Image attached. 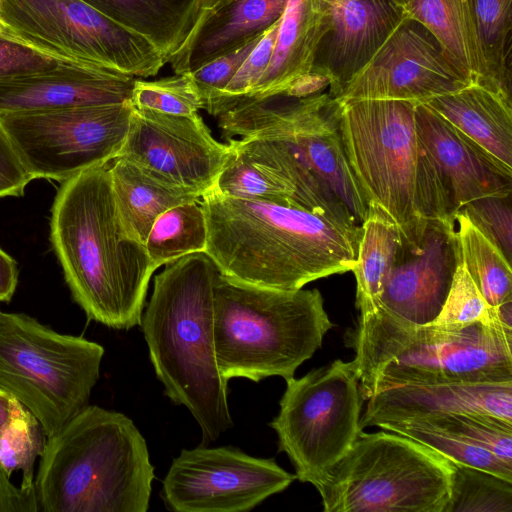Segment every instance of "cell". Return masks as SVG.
<instances>
[{
  "label": "cell",
  "mask_w": 512,
  "mask_h": 512,
  "mask_svg": "<svg viewBox=\"0 0 512 512\" xmlns=\"http://www.w3.org/2000/svg\"><path fill=\"white\" fill-rule=\"evenodd\" d=\"M207 225L201 200L173 206L153 222L145 248L156 266L169 264L186 255L204 252Z\"/></svg>",
  "instance_id": "f546056e"
},
{
  "label": "cell",
  "mask_w": 512,
  "mask_h": 512,
  "mask_svg": "<svg viewBox=\"0 0 512 512\" xmlns=\"http://www.w3.org/2000/svg\"><path fill=\"white\" fill-rule=\"evenodd\" d=\"M66 62L69 61L50 57L0 37V78L52 69Z\"/></svg>",
  "instance_id": "b9f144b4"
},
{
  "label": "cell",
  "mask_w": 512,
  "mask_h": 512,
  "mask_svg": "<svg viewBox=\"0 0 512 512\" xmlns=\"http://www.w3.org/2000/svg\"><path fill=\"white\" fill-rule=\"evenodd\" d=\"M367 400L362 429L444 414L479 415L512 424V382L401 385Z\"/></svg>",
  "instance_id": "44dd1931"
},
{
  "label": "cell",
  "mask_w": 512,
  "mask_h": 512,
  "mask_svg": "<svg viewBox=\"0 0 512 512\" xmlns=\"http://www.w3.org/2000/svg\"><path fill=\"white\" fill-rule=\"evenodd\" d=\"M103 356L96 342L0 310V389L38 419L47 438L89 405Z\"/></svg>",
  "instance_id": "9c48e42d"
},
{
  "label": "cell",
  "mask_w": 512,
  "mask_h": 512,
  "mask_svg": "<svg viewBox=\"0 0 512 512\" xmlns=\"http://www.w3.org/2000/svg\"><path fill=\"white\" fill-rule=\"evenodd\" d=\"M415 123L444 182L454 216L473 200L512 194V172L425 103L415 105Z\"/></svg>",
  "instance_id": "ffe728a7"
},
{
  "label": "cell",
  "mask_w": 512,
  "mask_h": 512,
  "mask_svg": "<svg viewBox=\"0 0 512 512\" xmlns=\"http://www.w3.org/2000/svg\"><path fill=\"white\" fill-rule=\"evenodd\" d=\"M395 2H397L398 4H400L402 7H404V5L407 3L408 0H394Z\"/></svg>",
  "instance_id": "681fc988"
},
{
  "label": "cell",
  "mask_w": 512,
  "mask_h": 512,
  "mask_svg": "<svg viewBox=\"0 0 512 512\" xmlns=\"http://www.w3.org/2000/svg\"><path fill=\"white\" fill-rule=\"evenodd\" d=\"M109 163L116 209L127 235L144 244L155 219L178 204L199 201L201 195L164 182L124 157Z\"/></svg>",
  "instance_id": "d4e9b609"
},
{
  "label": "cell",
  "mask_w": 512,
  "mask_h": 512,
  "mask_svg": "<svg viewBox=\"0 0 512 512\" xmlns=\"http://www.w3.org/2000/svg\"><path fill=\"white\" fill-rule=\"evenodd\" d=\"M346 157L369 204L404 229L420 219L455 218L444 182L422 143L415 103L352 100L337 103Z\"/></svg>",
  "instance_id": "52a82bcc"
},
{
  "label": "cell",
  "mask_w": 512,
  "mask_h": 512,
  "mask_svg": "<svg viewBox=\"0 0 512 512\" xmlns=\"http://www.w3.org/2000/svg\"><path fill=\"white\" fill-rule=\"evenodd\" d=\"M399 235L380 306L408 322L429 324L440 313L461 261L455 218L420 219L399 229Z\"/></svg>",
  "instance_id": "e0dca14e"
},
{
  "label": "cell",
  "mask_w": 512,
  "mask_h": 512,
  "mask_svg": "<svg viewBox=\"0 0 512 512\" xmlns=\"http://www.w3.org/2000/svg\"><path fill=\"white\" fill-rule=\"evenodd\" d=\"M470 83L432 34L405 16L334 100H397L417 104Z\"/></svg>",
  "instance_id": "9a60e30c"
},
{
  "label": "cell",
  "mask_w": 512,
  "mask_h": 512,
  "mask_svg": "<svg viewBox=\"0 0 512 512\" xmlns=\"http://www.w3.org/2000/svg\"><path fill=\"white\" fill-rule=\"evenodd\" d=\"M47 439L38 419L17 401L11 417L0 430V467L9 476L20 470V485L35 486L34 464L41 456Z\"/></svg>",
  "instance_id": "836d02e7"
},
{
  "label": "cell",
  "mask_w": 512,
  "mask_h": 512,
  "mask_svg": "<svg viewBox=\"0 0 512 512\" xmlns=\"http://www.w3.org/2000/svg\"><path fill=\"white\" fill-rule=\"evenodd\" d=\"M233 150V155L220 172L213 186L214 190L222 195L237 199L296 204L294 191L289 185L277 176L255 165L242 153Z\"/></svg>",
  "instance_id": "e575fe53"
},
{
  "label": "cell",
  "mask_w": 512,
  "mask_h": 512,
  "mask_svg": "<svg viewBox=\"0 0 512 512\" xmlns=\"http://www.w3.org/2000/svg\"><path fill=\"white\" fill-rule=\"evenodd\" d=\"M18 283L16 261L0 248V301L8 302L14 295Z\"/></svg>",
  "instance_id": "bcb514c9"
},
{
  "label": "cell",
  "mask_w": 512,
  "mask_h": 512,
  "mask_svg": "<svg viewBox=\"0 0 512 512\" xmlns=\"http://www.w3.org/2000/svg\"><path fill=\"white\" fill-rule=\"evenodd\" d=\"M135 77L66 62L52 69L0 78V114L109 105L130 100Z\"/></svg>",
  "instance_id": "ac0fdd59"
},
{
  "label": "cell",
  "mask_w": 512,
  "mask_h": 512,
  "mask_svg": "<svg viewBox=\"0 0 512 512\" xmlns=\"http://www.w3.org/2000/svg\"><path fill=\"white\" fill-rule=\"evenodd\" d=\"M33 179L0 124V198L22 196Z\"/></svg>",
  "instance_id": "7bdbcfd3"
},
{
  "label": "cell",
  "mask_w": 512,
  "mask_h": 512,
  "mask_svg": "<svg viewBox=\"0 0 512 512\" xmlns=\"http://www.w3.org/2000/svg\"><path fill=\"white\" fill-rule=\"evenodd\" d=\"M377 427L418 441L454 463L483 469L512 481L511 464L500 460L491 452L422 419L414 418L385 422Z\"/></svg>",
  "instance_id": "1f68e13d"
},
{
  "label": "cell",
  "mask_w": 512,
  "mask_h": 512,
  "mask_svg": "<svg viewBox=\"0 0 512 512\" xmlns=\"http://www.w3.org/2000/svg\"><path fill=\"white\" fill-rule=\"evenodd\" d=\"M336 107L324 92L248 98L217 116L218 126L233 149L289 185L296 204L362 223L369 203L346 157Z\"/></svg>",
  "instance_id": "7a4b0ae2"
},
{
  "label": "cell",
  "mask_w": 512,
  "mask_h": 512,
  "mask_svg": "<svg viewBox=\"0 0 512 512\" xmlns=\"http://www.w3.org/2000/svg\"><path fill=\"white\" fill-rule=\"evenodd\" d=\"M453 465L411 438L361 431L315 488L325 512H444Z\"/></svg>",
  "instance_id": "30bf717a"
},
{
  "label": "cell",
  "mask_w": 512,
  "mask_h": 512,
  "mask_svg": "<svg viewBox=\"0 0 512 512\" xmlns=\"http://www.w3.org/2000/svg\"><path fill=\"white\" fill-rule=\"evenodd\" d=\"M213 304L215 356L228 382L294 377L334 326L317 289L262 288L219 273Z\"/></svg>",
  "instance_id": "ba28073f"
},
{
  "label": "cell",
  "mask_w": 512,
  "mask_h": 512,
  "mask_svg": "<svg viewBox=\"0 0 512 512\" xmlns=\"http://www.w3.org/2000/svg\"><path fill=\"white\" fill-rule=\"evenodd\" d=\"M35 486H15L10 476L0 467V512H38Z\"/></svg>",
  "instance_id": "ee69618b"
},
{
  "label": "cell",
  "mask_w": 512,
  "mask_h": 512,
  "mask_svg": "<svg viewBox=\"0 0 512 512\" xmlns=\"http://www.w3.org/2000/svg\"><path fill=\"white\" fill-rule=\"evenodd\" d=\"M129 102L135 109L172 115H192L202 109L201 96L190 73L154 81L135 79Z\"/></svg>",
  "instance_id": "d590c367"
},
{
  "label": "cell",
  "mask_w": 512,
  "mask_h": 512,
  "mask_svg": "<svg viewBox=\"0 0 512 512\" xmlns=\"http://www.w3.org/2000/svg\"><path fill=\"white\" fill-rule=\"evenodd\" d=\"M487 86L511 99L512 0H472Z\"/></svg>",
  "instance_id": "4dcf8cb0"
},
{
  "label": "cell",
  "mask_w": 512,
  "mask_h": 512,
  "mask_svg": "<svg viewBox=\"0 0 512 512\" xmlns=\"http://www.w3.org/2000/svg\"><path fill=\"white\" fill-rule=\"evenodd\" d=\"M461 262L487 304L512 298L511 263L463 214L455 215Z\"/></svg>",
  "instance_id": "f1b7e54d"
},
{
  "label": "cell",
  "mask_w": 512,
  "mask_h": 512,
  "mask_svg": "<svg viewBox=\"0 0 512 512\" xmlns=\"http://www.w3.org/2000/svg\"><path fill=\"white\" fill-rule=\"evenodd\" d=\"M50 239L74 301L88 319L117 330L140 325L152 274L145 245L120 221L109 164L61 182Z\"/></svg>",
  "instance_id": "3957f363"
},
{
  "label": "cell",
  "mask_w": 512,
  "mask_h": 512,
  "mask_svg": "<svg viewBox=\"0 0 512 512\" xmlns=\"http://www.w3.org/2000/svg\"><path fill=\"white\" fill-rule=\"evenodd\" d=\"M219 273L204 252L166 264L154 277L140 322L164 394L189 410L203 445L233 427L228 381L214 350V284Z\"/></svg>",
  "instance_id": "277c9868"
},
{
  "label": "cell",
  "mask_w": 512,
  "mask_h": 512,
  "mask_svg": "<svg viewBox=\"0 0 512 512\" xmlns=\"http://www.w3.org/2000/svg\"><path fill=\"white\" fill-rule=\"evenodd\" d=\"M330 27L322 38L313 69L330 78L335 99L343 86L373 57L405 18L394 0H324Z\"/></svg>",
  "instance_id": "d6986e66"
},
{
  "label": "cell",
  "mask_w": 512,
  "mask_h": 512,
  "mask_svg": "<svg viewBox=\"0 0 512 512\" xmlns=\"http://www.w3.org/2000/svg\"><path fill=\"white\" fill-rule=\"evenodd\" d=\"M295 479L274 459L203 445L183 449L172 460L160 498L174 512H247Z\"/></svg>",
  "instance_id": "5bb4252c"
},
{
  "label": "cell",
  "mask_w": 512,
  "mask_h": 512,
  "mask_svg": "<svg viewBox=\"0 0 512 512\" xmlns=\"http://www.w3.org/2000/svg\"><path fill=\"white\" fill-rule=\"evenodd\" d=\"M363 400L401 385L512 382V329L414 324L379 306L347 335Z\"/></svg>",
  "instance_id": "5b68a950"
},
{
  "label": "cell",
  "mask_w": 512,
  "mask_h": 512,
  "mask_svg": "<svg viewBox=\"0 0 512 512\" xmlns=\"http://www.w3.org/2000/svg\"><path fill=\"white\" fill-rule=\"evenodd\" d=\"M457 213L463 214L511 263V195L482 197L469 202Z\"/></svg>",
  "instance_id": "ab89813d"
},
{
  "label": "cell",
  "mask_w": 512,
  "mask_h": 512,
  "mask_svg": "<svg viewBox=\"0 0 512 512\" xmlns=\"http://www.w3.org/2000/svg\"><path fill=\"white\" fill-rule=\"evenodd\" d=\"M288 0H202L197 20L169 59L175 74L191 73L262 35L282 17Z\"/></svg>",
  "instance_id": "7402d4cb"
},
{
  "label": "cell",
  "mask_w": 512,
  "mask_h": 512,
  "mask_svg": "<svg viewBox=\"0 0 512 512\" xmlns=\"http://www.w3.org/2000/svg\"><path fill=\"white\" fill-rule=\"evenodd\" d=\"M34 484L43 512H146L154 467L126 415L88 405L47 439Z\"/></svg>",
  "instance_id": "8992f818"
},
{
  "label": "cell",
  "mask_w": 512,
  "mask_h": 512,
  "mask_svg": "<svg viewBox=\"0 0 512 512\" xmlns=\"http://www.w3.org/2000/svg\"><path fill=\"white\" fill-rule=\"evenodd\" d=\"M405 16L424 26L472 83L487 86L472 0H408Z\"/></svg>",
  "instance_id": "484cf974"
},
{
  "label": "cell",
  "mask_w": 512,
  "mask_h": 512,
  "mask_svg": "<svg viewBox=\"0 0 512 512\" xmlns=\"http://www.w3.org/2000/svg\"><path fill=\"white\" fill-rule=\"evenodd\" d=\"M280 20L265 31L224 90L208 106L209 114L217 117L251 95L270 62Z\"/></svg>",
  "instance_id": "f35d334b"
},
{
  "label": "cell",
  "mask_w": 512,
  "mask_h": 512,
  "mask_svg": "<svg viewBox=\"0 0 512 512\" xmlns=\"http://www.w3.org/2000/svg\"><path fill=\"white\" fill-rule=\"evenodd\" d=\"M362 234L353 271L356 278V307L360 314L380 306V297L395 260L399 229L383 211L369 204L362 221Z\"/></svg>",
  "instance_id": "83f0119b"
},
{
  "label": "cell",
  "mask_w": 512,
  "mask_h": 512,
  "mask_svg": "<svg viewBox=\"0 0 512 512\" xmlns=\"http://www.w3.org/2000/svg\"><path fill=\"white\" fill-rule=\"evenodd\" d=\"M1 1L0 0V7H1ZM3 30H4V27H3V23L1 21V18H0V37L3 38Z\"/></svg>",
  "instance_id": "c3c4849f"
},
{
  "label": "cell",
  "mask_w": 512,
  "mask_h": 512,
  "mask_svg": "<svg viewBox=\"0 0 512 512\" xmlns=\"http://www.w3.org/2000/svg\"><path fill=\"white\" fill-rule=\"evenodd\" d=\"M150 41L169 59L191 32L202 0H82Z\"/></svg>",
  "instance_id": "4316f807"
},
{
  "label": "cell",
  "mask_w": 512,
  "mask_h": 512,
  "mask_svg": "<svg viewBox=\"0 0 512 512\" xmlns=\"http://www.w3.org/2000/svg\"><path fill=\"white\" fill-rule=\"evenodd\" d=\"M17 400L10 394L0 389V430L11 417Z\"/></svg>",
  "instance_id": "7dc6e473"
},
{
  "label": "cell",
  "mask_w": 512,
  "mask_h": 512,
  "mask_svg": "<svg viewBox=\"0 0 512 512\" xmlns=\"http://www.w3.org/2000/svg\"><path fill=\"white\" fill-rule=\"evenodd\" d=\"M330 78L327 74L312 69L310 72L298 77L281 93L293 98H305L323 93L330 86Z\"/></svg>",
  "instance_id": "f6af8a7d"
},
{
  "label": "cell",
  "mask_w": 512,
  "mask_h": 512,
  "mask_svg": "<svg viewBox=\"0 0 512 512\" xmlns=\"http://www.w3.org/2000/svg\"><path fill=\"white\" fill-rule=\"evenodd\" d=\"M207 225L204 253L220 274L262 288L298 290L351 271L362 228L297 204L228 197L213 188L201 197Z\"/></svg>",
  "instance_id": "6da1fadb"
},
{
  "label": "cell",
  "mask_w": 512,
  "mask_h": 512,
  "mask_svg": "<svg viewBox=\"0 0 512 512\" xmlns=\"http://www.w3.org/2000/svg\"><path fill=\"white\" fill-rule=\"evenodd\" d=\"M262 35L211 60L190 73L201 96L202 109L206 110L224 90Z\"/></svg>",
  "instance_id": "60d3db41"
},
{
  "label": "cell",
  "mask_w": 512,
  "mask_h": 512,
  "mask_svg": "<svg viewBox=\"0 0 512 512\" xmlns=\"http://www.w3.org/2000/svg\"><path fill=\"white\" fill-rule=\"evenodd\" d=\"M3 38L50 57L133 77L166 64L146 38L82 0H2Z\"/></svg>",
  "instance_id": "8fae6325"
},
{
  "label": "cell",
  "mask_w": 512,
  "mask_h": 512,
  "mask_svg": "<svg viewBox=\"0 0 512 512\" xmlns=\"http://www.w3.org/2000/svg\"><path fill=\"white\" fill-rule=\"evenodd\" d=\"M217 141L198 113L172 115L133 108L117 157H124L160 180L203 195L233 155Z\"/></svg>",
  "instance_id": "2e32d148"
},
{
  "label": "cell",
  "mask_w": 512,
  "mask_h": 512,
  "mask_svg": "<svg viewBox=\"0 0 512 512\" xmlns=\"http://www.w3.org/2000/svg\"><path fill=\"white\" fill-rule=\"evenodd\" d=\"M444 512H512V481L454 463Z\"/></svg>",
  "instance_id": "d6a6232c"
},
{
  "label": "cell",
  "mask_w": 512,
  "mask_h": 512,
  "mask_svg": "<svg viewBox=\"0 0 512 512\" xmlns=\"http://www.w3.org/2000/svg\"><path fill=\"white\" fill-rule=\"evenodd\" d=\"M419 419L455 434L512 465V424L510 423L470 414H444Z\"/></svg>",
  "instance_id": "8d00e7d4"
},
{
  "label": "cell",
  "mask_w": 512,
  "mask_h": 512,
  "mask_svg": "<svg viewBox=\"0 0 512 512\" xmlns=\"http://www.w3.org/2000/svg\"><path fill=\"white\" fill-rule=\"evenodd\" d=\"M132 110L128 101L3 113L0 124L34 179L63 182L89 168L109 164L118 156Z\"/></svg>",
  "instance_id": "4fadbf2b"
},
{
  "label": "cell",
  "mask_w": 512,
  "mask_h": 512,
  "mask_svg": "<svg viewBox=\"0 0 512 512\" xmlns=\"http://www.w3.org/2000/svg\"><path fill=\"white\" fill-rule=\"evenodd\" d=\"M270 422L296 479L320 484L359 433L362 395L352 361L334 360L301 378H289Z\"/></svg>",
  "instance_id": "7c38bea8"
},
{
  "label": "cell",
  "mask_w": 512,
  "mask_h": 512,
  "mask_svg": "<svg viewBox=\"0 0 512 512\" xmlns=\"http://www.w3.org/2000/svg\"><path fill=\"white\" fill-rule=\"evenodd\" d=\"M425 104L512 172V99L486 85L470 83Z\"/></svg>",
  "instance_id": "603a6c76"
},
{
  "label": "cell",
  "mask_w": 512,
  "mask_h": 512,
  "mask_svg": "<svg viewBox=\"0 0 512 512\" xmlns=\"http://www.w3.org/2000/svg\"><path fill=\"white\" fill-rule=\"evenodd\" d=\"M329 27L324 0H288L270 62L254 91L244 99L279 94L295 79L310 72Z\"/></svg>",
  "instance_id": "cb8c5ba5"
},
{
  "label": "cell",
  "mask_w": 512,
  "mask_h": 512,
  "mask_svg": "<svg viewBox=\"0 0 512 512\" xmlns=\"http://www.w3.org/2000/svg\"><path fill=\"white\" fill-rule=\"evenodd\" d=\"M476 322L491 323L498 321L495 316V308L487 304L460 261L444 305L431 323L443 326H460Z\"/></svg>",
  "instance_id": "74e56055"
}]
</instances>
